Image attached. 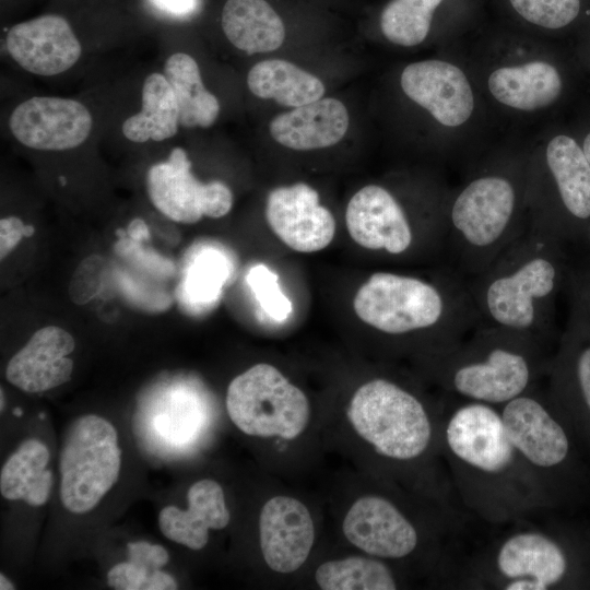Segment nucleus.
<instances>
[{
    "mask_svg": "<svg viewBox=\"0 0 590 590\" xmlns=\"http://www.w3.org/2000/svg\"><path fill=\"white\" fill-rule=\"evenodd\" d=\"M523 235L479 273L469 290L485 326L540 339L544 308L556 288L558 271L544 234Z\"/></svg>",
    "mask_w": 590,
    "mask_h": 590,
    "instance_id": "nucleus-1",
    "label": "nucleus"
},
{
    "mask_svg": "<svg viewBox=\"0 0 590 590\" xmlns=\"http://www.w3.org/2000/svg\"><path fill=\"white\" fill-rule=\"evenodd\" d=\"M357 318L389 335H403L439 326L467 335L480 323L469 286L455 282L447 290L424 279L375 272L357 290Z\"/></svg>",
    "mask_w": 590,
    "mask_h": 590,
    "instance_id": "nucleus-2",
    "label": "nucleus"
},
{
    "mask_svg": "<svg viewBox=\"0 0 590 590\" xmlns=\"http://www.w3.org/2000/svg\"><path fill=\"white\" fill-rule=\"evenodd\" d=\"M446 356L451 392L492 405L527 392L541 367L536 338L492 326L477 328Z\"/></svg>",
    "mask_w": 590,
    "mask_h": 590,
    "instance_id": "nucleus-3",
    "label": "nucleus"
},
{
    "mask_svg": "<svg viewBox=\"0 0 590 590\" xmlns=\"http://www.w3.org/2000/svg\"><path fill=\"white\" fill-rule=\"evenodd\" d=\"M516 206L514 185L497 175L470 181L457 196L450 211L451 249L468 271L483 272L522 236L515 229Z\"/></svg>",
    "mask_w": 590,
    "mask_h": 590,
    "instance_id": "nucleus-4",
    "label": "nucleus"
},
{
    "mask_svg": "<svg viewBox=\"0 0 590 590\" xmlns=\"http://www.w3.org/2000/svg\"><path fill=\"white\" fill-rule=\"evenodd\" d=\"M347 417L379 455L394 460L420 457L433 438L432 422L423 403L384 378L369 380L355 391Z\"/></svg>",
    "mask_w": 590,
    "mask_h": 590,
    "instance_id": "nucleus-5",
    "label": "nucleus"
},
{
    "mask_svg": "<svg viewBox=\"0 0 590 590\" xmlns=\"http://www.w3.org/2000/svg\"><path fill=\"white\" fill-rule=\"evenodd\" d=\"M121 451L115 427L88 414L67 429L60 451V497L73 514L92 510L116 483Z\"/></svg>",
    "mask_w": 590,
    "mask_h": 590,
    "instance_id": "nucleus-6",
    "label": "nucleus"
},
{
    "mask_svg": "<svg viewBox=\"0 0 590 590\" xmlns=\"http://www.w3.org/2000/svg\"><path fill=\"white\" fill-rule=\"evenodd\" d=\"M226 409L232 422L245 434L286 439L305 429L310 414L305 393L266 363L253 365L231 381Z\"/></svg>",
    "mask_w": 590,
    "mask_h": 590,
    "instance_id": "nucleus-7",
    "label": "nucleus"
},
{
    "mask_svg": "<svg viewBox=\"0 0 590 590\" xmlns=\"http://www.w3.org/2000/svg\"><path fill=\"white\" fill-rule=\"evenodd\" d=\"M445 441L455 461L480 480L506 481L523 461L492 404L470 401L457 408L446 424Z\"/></svg>",
    "mask_w": 590,
    "mask_h": 590,
    "instance_id": "nucleus-8",
    "label": "nucleus"
},
{
    "mask_svg": "<svg viewBox=\"0 0 590 590\" xmlns=\"http://www.w3.org/2000/svg\"><path fill=\"white\" fill-rule=\"evenodd\" d=\"M145 188L151 203L167 219L194 224L203 217L220 219L233 206V192L221 180L200 181L187 152L176 146L166 160L148 169Z\"/></svg>",
    "mask_w": 590,
    "mask_h": 590,
    "instance_id": "nucleus-9",
    "label": "nucleus"
},
{
    "mask_svg": "<svg viewBox=\"0 0 590 590\" xmlns=\"http://www.w3.org/2000/svg\"><path fill=\"white\" fill-rule=\"evenodd\" d=\"M8 129L26 149L68 152L92 137L94 118L88 107L75 98L37 95L23 99L11 110Z\"/></svg>",
    "mask_w": 590,
    "mask_h": 590,
    "instance_id": "nucleus-10",
    "label": "nucleus"
},
{
    "mask_svg": "<svg viewBox=\"0 0 590 590\" xmlns=\"http://www.w3.org/2000/svg\"><path fill=\"white\" fill-rule=\"evenodd\" d=\"M4 46L22 70L38 76H56L69 71L83 54L82 43L70 22L52 13L11 26Z\"/></svg>",
    "mask_w": 590,
    "mask_h": 590,
    "instance_id": "nucleus-11",
    "label": "nucleus"
},
{
    "mask_svg": "<svg viewBox=\"0 0 590 590\" xmlns=\"http://www.w3.org/2000/svg\"><path fill=\"white\" fill-rule=\"evenodd\" d=\"M266 220L274 235L297 252L327 248L335 235V220L319 202L317 190L304 182L271 190L266 202Z\"/></svg>",
    "mask_w": 590,
    "mask_h": 590,
    "instance_id": "nucleus-12",
    "label": "nucleus"
},
{
    "mask_svg": "<svg viewBox=\"0 0 590 590\" xmlns=\"http://www.w3.org/2000/svg\"><path fill=\"white\" fill-rule=\"evenodd\" d=\"M345 223L361 247L399 256L410 250L414 233L403 208L390 191L367 185L349 201Z\"/></svg>",
    "mask_w": 590,
    "mask_h": 590,
    "instance_id": "nucleus-13",
    "label": "nucleus"
},
{
    "mask_svg": "<svg viewBox=\"0 0 590 590\" xmlns=\"http://www.w3.org/2000/svg\"><path fill=\"white\" fill-rule=\"evenodd\" d=\"M400 83L409 98L444 126H461L473 113L469 80L450 62L430 59L410 63L403 69Z\"/></svg>",
    "mask_w": 590,
    "mask_h": 590,
    "instance_id": "nucleus-14",
    "label": "nucleus"
},
{
    "mask_svg": "<svg viewBox=\"0 0 590 590\" xmlns=\"http://www.w3.org/2000/svg\"><path fill=\"white\" fill-rule=\"evenodd\" d=\"M343 533L356 547L381 558H402L417 546L414 526L388 499L363 496L349 509Z\"/></svg>",
    "mask_w": 590,
    "mask_h": 590,
    "instance_id": "nucleus-15",
    "label": "nucleus"
},
{
    "mask_svg": "<svg viewBox=\"0 0 590 590\" xmlns=\"http://www.w3.org/2000/svg\"><path fill=\"white\" fill-rule=\"evenodd\" d=\"M500 414L511 445L526 463L544 470L566 459L567 435L541 400L527 391L505 403Z\"/></svg>",
    "mask_w": 590,
    "mask_h": 590,
    "instance_id": "nucleus-16",
    "label": "nucleus"
},
{
    "mask_svg": "<svg viewBox=\"0 0 590 590\" xmlns=\"http://www.w3.org/2000/svg\"><path fill=\"white\" fill-rule=\"evenodd\" d=\"M259 536L264 562L272 570L295 571L305 563L314 544L311 516L298 499L275 496L261 509Z\"/></svg>",
    "mask_w": 590,
    "mask_h": 590,
    "instance_id": "nucleus-17",
    "label": "nucleus"
},
{
    "mask_svg": "<svg viewBox=\"0 0 590 590\" xmlns=\"http://www.w3.org/2000/svg\"><path fill=\"white\" fill-rule=\"evenodd\" d=\"M74 347V339L67 330L44 327L12 356L5 377L10 384L30 393L59 387L71 379L73 361L68 355Z\"/></svg>",
    "mask_w": 590,
    "mask_h": 590,
    "instance_id": "nucleus-18",
    "label": "nucleus"
},
{
    "mask_svg": "<svg viewBox=\"0 0 590 590\" xmlns=\"http://www.w3.org/2000/svg\"><path fill=\"white\" fill-rule=\"evenodd\" d=\"M495 563L505 583L524 580L533 590H546L557 585L567 570L562 547L536 531H522L507 538L497 551Z\"/></svg>",
    "mask_w": 590,
    "mask_h": 590,
    "instance_id": "nucleus-19",
    "label": "nucleus"
},
{
    "mask_svg": "<svg viewBox=\"0 0 590 590\" xmlns=\"http://www.w3.org/2000/svg\"><path fill=\"white\" fill-rule=\"evenodd\" d=\"M347 129V109L333 97L294 107L276 115L269 125L274 141L296 151L332 146L343 139Z\"/></svg>",
    "mask_w": 590,
    "mask_h": 590,
    "instance_id": "nucleus-20",
    "label": "nucleus"
},
{
    "mask_svg": "<svg viewBox=\"0 0 590 590\" xmlns=\"http://www.w3.org/2000/svg\"><path fill=\"white\" fill-rule=\"evenodd\" d=\"M188 509L166 506L158 516L161 532L169 540L191 550H201L209 540V530H220L229 522L221 485L210 479L193 483L187 493Z\"/></svg>",
    "mask_w": 590,
    "mask_h": 590,
    "instance_id": "nucleus-21",
    "label": "nucleus"
},
{
    "mask_svg": "<svg viewBox=\"0 0 590 590\" xmlns=\"http://www.w3.org/2000/svg\"><path fill=\"white\" fill-rule=\"evenodd\" d=\"M487 84L497 102L524 111L550 106L562 92L559 72L541 60L498 68L491 73Z\"/></svg>",
    "mask_w": 590,
    "mask_h": 590,
    "instance_id": "nucleus-22",
    "label": "nucleus"
},
{
    "mask_svg": "<svg viewBox=\"0 0 590 590\" xmlns=\"http://www.w3.org/2000/svg\"><path fill=\"white\" fill-rule=\"evenodd\" d=\"M179 128V107L167 79L163 72L149 73L142 82L139 110L121 123L123 138L135 144L160 143L174 138Z\"/></svg>",
    "mask_w": 590,
    "mask_h": 590,
    "instance_id": "nucleus-23",
    "label": "nucleus"
},
{
    "mask_svg": "<svg viewBox=\"0 0 590 590\" xmlns=\"http://www.w3.org/2000/svg\"><path fill=\"white\" fill-rule=\"evenodd\" d=\"M227 40L248 54H266L281 47L284 24L266 0H227L221 14Z\"/></svg>",
    "mask_w": 590,
    "mask_h": 590,
    "instance_id": "nucleus-24",
    "label": "nucleus"
},
{
    "mask_svg": "<svg viewBox=\"0 0 590 590\" xmlns=\"http://www.w3.org/2000/svg\"><path fill=\"white\" fill-rule=\"evenodd\" d=\"M162 72L177 99L180 127L213 126L221 106L217 97L204 86L197 60L184 51L173 52L165 59Z\"/></svg>",
    "mask_w": 590,
    "mask_h": 590,
    "instance_id": "nucleus-25",
    "label": "nucleus"
},
{
    "mask_svg": "<svg viewBox=\"0 0 590 590\" xmlns=\"http://www.w3.org/2000/svg\"><path fill=\"white\" fill-rule=\"evenodd\" d=\"M247 85L257 97L298 107L323 97L324 85L314 74L282 59H267L248 72Z\"/></svg>",
    "mask_w": 590,
    "mask_h": 590,
    "instance_id": "nucleus-26",
    "label": "nucleus"
},
{
    "mask_svg": "<svg viewBox=\"0 0 590 590\" xmlns=\"http://www.w3.org/2000/svg\"><path fill=\"white\" fill-rule=\"evenodd\" d=\"M48 461L49 450L42 441H23L1 469V495L31 506L44 505L52 485V473L46 469Z\"/></svg>",
    "mask_w": 590,
    "mask_h": 590,
    "instance_id": "nucleus-27",
    "label": "nucleus"
},
{
    "mask_svg": "<svg viewBox=\"0 0 590 590\" xmlns=\"http://www.w3.org/2000/svg\"><path fill=\"white\" fill-rule=\"evenodd\" d=\"M546 164L566 210L579 220L590 217V164L570 137H554L546 146Z\"/></svg>",
    "mask_w": 590,
    "mask_h": 590,
    "instance_id": "nucleus-28",
    "label": "nucleus"
},
{
    "mask_svg": "<svg viewBox=\"0 0 590 590\" xmlns=\"http://www.w3.org/2000/svg\"><path fill=\"white\" fill-rule=\"evenodd\" d=\"M315 578L323 590L397 589V582L388 566L363 556L326 562L317 568Z\"/></svg>",
    "mask_w": 590,
    "mask_h": 590,
    "instance_id": "nucleus-29",
    "label": "nucleus"
},
{
    "mask_svg": "<svg viewBox=\"0 0 590 590\" xmlns=\"http://www.w3.org/2000/svg\"><path fill=\"white\" fill-rule=\"evenodd\" d=\"M446 0H391L380 14V30L392 44L413 47L428 36Z\"/></svg>",
    "mask_w": 590,
    "mask_h": 590,
    "instance_id": "nucleus-30",
    "label": "nucleus"
},
{
    "mask_svg": "<svg viewBox=\"0 0 590 590\" xmlns=\"http://www.w3.org/2000/svg\"><path fill=\"white\" fill-rule=\"evenodd\" d=\"M522 21L544 30H559L574 22L581 0H505Z\"/></svg>",
    "mask_w": 590,
    "mask_h": 590,
    "instance_id": "nucleus-31",
    "label": "nucleus"
},
{
    "mask_svg": "<svg viewBox=\"0 0 590 590\" xmlns=\"http://www.w3.org/2000/svg\"><path fill=\"white\" fill-rule=\"evenodd\" d=\"M247 281L261 308L272 319L283 321L293 310L291 300L283 294L278 275L263 264L251 268Z\"/></svg>",
    "mask_w": 590,
    "mask_h": 590,
    "instance_id": "nucleus-32",
    "label": "nucleus"
},
{
    "mask_svg": "<svg viewBox=\"0 0 590 590\" xmlns=\"http://www.w3.org/2000/svg\"><path fill=\"white\" fill-rule=\"evenodd\" d=\"M104 259L97 255L85 258L73 272L69 284V296L75 304L91 300L99 291Z\"/></svg>",
    "mask_w": 590,
    "mask_h": 590,
    "instance_id": "nucleus-33",
    "label": "nucleus"
},
{
    "mask_svg": "<svg viewBox=\"0 0 590 590\" xmlns=\"http://www.w3.org/2000/svg\"><path fill=\"white\" fill-rule=\"evenodd\" d=\"M127 548L128 560L143 568L148 577L161 569L169 559L167 551L162 545L146 541L128 543Z\"/></svg>",
    "mask_w": 590,
    "mask_h": 590,
    "instance_id": "nucleus-34",
    "label": "nucleus"
},
{
    "mask_svg": "<svg viewBox=\"0 0 590 590\" xmlns=\"http://www.w3.org/2000/svg\"><path fill=\"white\" fill-rule=\"evenodd\" d=\"M148 573L127 560L111 567L107 574L108 585L116 590H143Z\"/></svg>",
    "mask_w": 590,
    "mask_h": 590,
    "instance_id": "nucleus-35",
    "label": "nucleus"
},
{
    "mask_svg": "<svg viewBox=\"0 0 590 590\" xmlns=\"http://www.w3.org/2000/svg\"><path fill=\"white\" fill-rule=\"evenodd\" d=\"M25 224L17 216L2 217L0 221V258L4 259L25 237Z\"/></svg>",
    "mask_w": 590,
    "mask_h": 590,
    "instance_id": "nucleus-36",
    "label": "nucleus"
},
{
    "mask_svg": "<svg viewBox=\"0 0 590 590\" xmlns=\"http://www.w3.org/2000/svg\"><path fill=\"white\" fill-rule=\"evenodd\" d=\"M150 7L161 15L173 20H186L193 15L199 0H146Z\"/></svg>",
    "mask_w": 590,
    "mask_h": 590,
    "instance_id": "nucleus-37",
    "label": "nucleus"
},
{
    "mask_svg": "<svg viewBox=\"0 0 590 590\" xmlns=\"http://www.w3.org/2000/svg\"><path fill=\"white\" fill-rule=\"evenodd\" d=\"M576 376L586 405L590 410V346L585 347L577 357Z\"/></svg>",
    "mask_w": 590,
    "mask_h": 590,
    "instance_id": "nucleus-38",
    "label": "nucleus"
},
{
    "mask_svg": "<svg viewBox=\"0 0 590 590\" xmlns=\"http://www.w3.org/2000/svg\"><path fill=\"white\" fill-rule=\"evenodd\" d=\"M177 583L167 573L158 569L151 574L143 586V590H175Z\"/></svg>",
    "mask_w": 590,
    "mask_h": 590,
    "instance_id": "nucleus-39",
    "label": "nucleus"
},
{
    "mask_svg": "<svg viewBox=\"0 0 590 590\" xmlns=\"http://www.w3.org/2000/svg\"><path fill=\"white\" fill-rule=\"evenodd\" d=\"M127 233L134 240L148 239L149 229L146 224L141 219H134L130 222L127 228Z\"/></svg>",
    "mask_w": 590,
    "mask_h": 590,
    "instance_id": "nucleus-40",
    "label": "nucleus"
},
{
    "mask_svg": "<svg viewBox=\"0 0 590 590\" xmlns=\"http://www.w3.org/2000/svg\"><path fill=\"white\" fill-rule=\"evenodd\" d=\"M0 589L1 590H12L14 586L4 575H0Z\"/></svg>",
    "mask_w": 590,
    "mask_h": 590,
    "instance_id": "nucleus-41",
    "label": "nucleus"
},
{
    "mask_svg": "<svg viewBox=\"0 0 590 590\" xmlns=\"http://www.w3.org/2000/svg\"><path fill=\"white\" fill-rule=\"evenodd\" d=\"M583 153L590 164V132L587 134V137L583 140V146H582Z\"/></svg>",
    "mask_w": 590,
    "mask_h": 590,
    "instance_id": "nucleus-42",
    "label": "nucleus"
},
{
    "mask_svg": "<svg viewBox=\"0 0 590 590\" xmlns=\"http://www.w3.org/2000/svg\"><path fill=\"white\" fill-rule=\"evenodd\" d=\"M35 229L32 225L25 226V237H31L34 234Z\"/></svg>",
    "mask_w": 590,
    "mask_h": 590,
    "instance_id": "nucleus-43",
    "label": "nucleus"
},
{
    "mask_svg": "<svg viewBox=\"0 0 590 590\" xmlns=\"http://www.w3.org/2000/svg\"><path fill=\"white\" fill-rule=\"evenodd\" d=\"M0 396H1V411L3 410V405H4V399H3V390L1 389V392H0Z\"/></svg>",
    "mask_w": 590,
    "mask_h": 590,
    "instance_id": "nucleus-44",
    "label": "nucleus"
},
{
    "mask_svg": "<svg viewBox=\"0 0 590 590\" xmlns=\"http://www.w3.org/2000/svg\"><path fill=\"white\" fill-rule=\"evenodd\" d=\"M13 413L16 415V416H21L22 415V410L20 408H16Z\"/></svg>",
    "mask_w": 590,
    "mask_h": 590,
    "instance_id": "nucleus-45",
    "label": "nucleus"
}]
</instances>
